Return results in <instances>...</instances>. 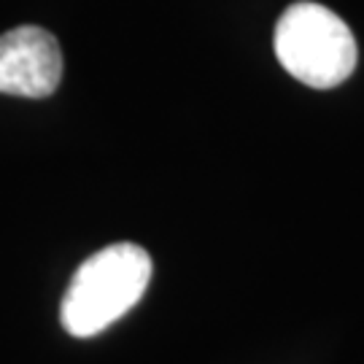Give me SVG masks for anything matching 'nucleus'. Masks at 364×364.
Wrapping results in <instances>:
<instances>
[{
  "label": "nucleus",
  "instance_id": "nucleus-1",
  "mask_svg": "<svg viewBox=\"0 0 364 364\" xmlns=\"http://www.w3.org/2000/svg\"><path fill=\"white\" fill-rule=\"evenodd\" d=\"M154 264L138 243H114L78 264L60 305L68 335L92 338L135 308L151 284Z\"/></svg>",
  "mask_w": 364,
  "mask_h": 364
},
{
  "label": "nucleus",
  "instance_id": "nucleus-3",
  "mask_svg": "<svg viewBox=\"0 0 364 364\" xmlns=\"http://www.w3.org/2000/svg\"><path fill=\"white\" fill-rule=\"evenodd\" d=\"M63 49L38 25L14 27L0 36V95L49 97L63 81Z\"/></svg>",
  "mask_w": 364,
  "mask_h": 364
},
{
  "label": "nucleus",
  "instance_id": "nucleus-2",
  "mask_svg": "<svg viewBox=\"0 0 364 364\" xmlns=\"http://www.w3.org/2000/svg\"><path fill=\"white\" fill-rule=\"evenodd\" d=\"M275 57L289 76L313 90H332L356 68L351 27L321 3L299 0L275 25Z\"/></svg>",
  "mask_w": 364,
  "mask_h": 364
}]
</instances>
